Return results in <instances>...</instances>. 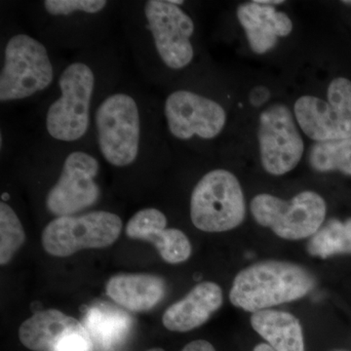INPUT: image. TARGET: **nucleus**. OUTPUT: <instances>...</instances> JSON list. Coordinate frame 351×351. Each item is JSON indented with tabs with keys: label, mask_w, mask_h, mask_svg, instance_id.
Returning <instances> with one entry per match:
<instances>
[{
	"label": "nucleus",
	"mask_w": 351,
	"mask_h": 351,
	"mask_svg": "<svg viewBox=\"0 0 351 351\" xmlns=\"http://www.w3.org/2000/svg\"><path fill=\"white\" fill-rule=\"evenodd\" d=\"M57 80L56 69L44 41L25 32L9 36L0 69L1 105L38 97Z\"/></svg>",
	"instance_id": "5"
},
{
	"label": "nucleus",
	"mask_w": 351,
	"mask_h": 351,
	"mask_svg": "<svg viewBox=\"0 0 351 351\" xmlns=\"http://www.w3.org/2000/svg\"><path fill=\"white\" fill-rule=\"evenodd\" d=\"M112 3L107 0H43L34 5L41 38L68 48L100 45Z\"/></svg>",
	"instance_id": "6"
},
{
	"label": "nucleus",
	"mask_w": 351,
	"mask_h": 351,
	"mask_svg": "<svg viewBox=\"0 0 351 351\" xmlns=\"http://www.w3.org/2000/svg\"><path fill=\"white\" fill-rule=\"evenodd\" d=\"M83 326L89 332L94 346H98L101 350H112L128 337L132 319L125 311L101 304L87 311Z\"/></svg>",
	"instance_id": "20"
},
{
	"label": "nucleus",
	"mask_w": 351,
	"mask_h": 351,
	"mask_svg": "<svg viewBox=\"0 0 351 351\" xmlns=\"http://www.w3.org/2000/svg\"><path fill=\"white\" fill-rule=\"evenodd\" d=\"M167 218L156 208H145L132 216L126 226V235L154 245L166 263L186 262L191 255V244L182 230L166 228Z\"/></svg>",
	"instance_id": "15"
},
{
	"label": "nucleus",
	"mask_w": 351,
	"mask_h": 351,
	"mask_svg": "<svg viewBox=\"0 0 351 351\" xmlns=\"http://www.w3.org/2000/svg\"><path fill=\"white\" fill-rule=\"evenodd\" d=\"M327 101L302 96L295 101L294 114L302 132L318 142L351 138V82L338 77L328 87Z\"/></svg>",
	"instance_id": "11"
},
{
	"label": "nucleus",
	"mask_w": 351,
	"mask_h": 351,
	"mask_svg": "<svg viewBox=\"0 0 351 351\" xmlns=\"http://www.w3.org/2000/svg\"><path fill=\"white\" fill-rule=\"evenodd\" d=\"M21 343L32 351H94V343L80 321L56 309L38 311L19 329Z\"/></svg>",
	"instance_id": "14"
},
{
	"label": "nucleus",
	"mask_w": 351,
	"mask_h": 351,
	"mask_svg": "<svg viewBox=\"0 0 351 351\" xmlns=\"http://www.w3.org/2000/svg\"><path fill=\"white\" fill-rule=\"evenodd\" d=\"M246 216L243 191L230 171L215 169L203 176L191 196V219L205 232L232 230Z\"/></svg>",
	"instance_id": "8"
},
{
	"label": "nucleus",
	"mask_w": 351,
	"mask_h": 351,
	"mask_svg": "<svg viewBox=\"0 0 351 351\" xmlns=\"http://www.w3.org/2000/svg\"><path fill=\"white\" fill-rule=\"evenodd\" d=\"M253 351H276L272 350L271 348L267 343H260L257 346H255Z\"/></svg>",
	"instance_id": "27"
},
{
	"label": "nucleus",
	"mask_w": 351,
	"mask_h": 351,
	"mask_svg": "<svg viewBox=\"0 0 351 351\" xmlns=\"http://www.w3.org/2000/svg\"><path fill=\"white\" fill-rule=\"evenodd\" d=\"M256 2L258 4H263V5H279V4L284 3L282 0H256Z\"/></svg>",
	"instance_id": "26"
},
{
	"label": "nucleus",
	"mask_w": 351,
	"mask_h": 351,
	"mask_svg": "<svg viewBox=\"0 0 351 351\" xmlns=\"http://www.w3.org/2000/svg\"><path fill=\"white\" fill-rule=\"evenodd\" d=\"M223 304V291L218 284L196 285L181 301L166 309L162 323L172 332L191 331L204 324Z\"/></svg>",
	"instance_id": "17"
},
{
	"label": "nucleus",
	"mask_w": 351,
	"mask_h": 351,
	"mask_svg": "<svg viewBox=\"0 0 351 351\" xmlns=\"http://www.w3.org/2000/svg\"><path fill=\"white\" fill-rule=\"evenodd\" d=\"M122 219L112 212H88L55 218L41 237L44 250L55 257H69L84 249H101L119 239Z\"/></svg>",
	"instance_id": "10"
},
{
	"label": "nucleus",
	"mask_w": 351,
	"mask_h": 351,
	"mask_svg": "<svg viewBox=\"0 0 351 351\" xmlns=\"http://www.w3.org/2000/svg\"><path fill=\"white\" fill-rule=\"evenodd\" d=\"M162 114L167 131L180 141L212 140L225 128L226 112L218 101L191 90L171 92L164 100Z\"/></svg>",
	"instance_id": "12"
},
{
	"label": "nucleus",
	"mask_w": 351,
	"mask_h": 351,
	"mask_svg": "<svg viewBox=\"0 0 351 351\" xmlns=\"http://www.w3.org/2000/svg\"><path fill=\"white\" fill-rule=\"evenodd\" d=\"M315 285V277L302 265L265 261L239 272L233 280L230 300L233 306L255 313L302 299Z\"/></svg>",
	"instance_id": "4"
},
{
	"label": "nucleus",
	"mask_w": 351,
	"mask_h": 351,
	"mask_svg": "<svg viewBox=\"0 0 351 351\" xmlns=\"http://www.w3.org/2000/svg\"><path fill=\"white\" fill-rule=\"evenodd\" d=\"M25 241V232L19 217L6 200L0 201V265L12 260Z\"/></svg>",
	"instance_id": "23"
},
{
	"label": "nucleus",
	"mask_w": 351,
	"mask_h": 351,
	"mask_svg": "<svg viewBox=\"0 0 351 351\" xmlns=\"http://www.w3.org/2000/svg\"><path fill=\"white\" fill-rule=\"evenodd\" d=\"M251 325L276 351H304L301 323L284 311H265L252 314Z\"/></svg>",
	"instance_id": "19"
},
{
	"label": "nucleus",
	"mask_w": 351,
	"mask_h": 351,
	"mask_svg": "<svg viewBox=\"0 0 351 351\" xmlns=\"http://www.w3.org/2000/svg\"><path fill=\"white\" fill-rule=\"evenodd\" d=\"M172 0L137 2L127 12V31L136 60L149 78L159 64L170 71L186 69L195 59V25Z\"/></svg>",
	"instance_id": "3"
},
{
	"label": "nucleus",
	"mask_w": 351,
	"mask_h": 351,
	"mask_svg": "<svg viewBox=\"0 0 351 351\" xmlns=\"http://www.w3.org/2000/svg\"><path fill=\"white\" fill-rule=\"evenodd\" d=\"M250 209L258 225L287 240L313 237L322 226L327 213L325 200L311 191H302L290 201L261 193L252 199Z\"/></svg>",
	"instance_id": "9"
},
{
	"label": "nucleus",
	"mask_w": 351,
	"mask_h": 351,
	"mask_svg": "<svg viewBox=\"0 0 351 351\" xmlns=\"http://www.w3.org/2000/svg\"><path fill=\"white\" fill-rule=\"evenodd\" d=\"M154 97L131 86L115 87L94 113V141L101 158L114 169L137 166L157 149Z\"/></svg>",
	"instance_id": "2"
},
{
	"label": "nucleus",
	"mask_w": 351,
	"mask_h": 351,
	"mask_svg": "<svg viewBox=\"0 0 351 351\" xmlns=\"http://www.w3.org/2000/svg\"><path fill=\"white\" fill-rule=\"evenodd\" d=\"M237 14L249 45L256 54H265L274 49L279 38L287 36L293 31L292 20L287 14L276 11L272 6L253 1L241 4Z\"/></svg>",
	"instance_id": "16"
},
{
	"label": "nucleus",
	"mask_w": 351,
	"mask_h": 351,
	"mask_svg": "<svg viewBox=\"0 0 351 351\" xmlns=\"http://www.w3.org/2000/svg\"><path fill=\"white\" fill-rule=\"evenodd\" d=\"M295 121L290 108L283 104H274L261 113V162L270 175L287 174L301 161L304 145Z\"/></svg>",
	"instance_id": "13"
},
{
	"label": "nucleus",
	"mask_w": 351,
	"mask_h": 351,
	"mask_svg": "<svg viewBox=\"0 0 351 351\" xmlns=\"http://www.w3.org/2000/svg\"><path fill=\"white\" fill-rule=\"evenodd\" d=\"M307 252L323 260L339 254H351V218L345 221L329 219L311 237Z\"/></svg>",
	"instance_id": "21"
},
{
	"label": "nucleus",
	"mask_w": 351,
	"mask_h": 351,
	"mask_svg": "<svg viewBox=\"0 0 351 351\" xmlns=\"http://www.w3.org/2000/svg\"><path fill=\"white\" fill-rule=\"evenodd\" d=\"M100 45L83 50L58 75V95L44 108L43 132L47 140L58 144L84 145L94 140V113L101 99L117 84V64Z\"/></svg>",
	"instance_id": "1"
},
{
	"label": "nucleus",
	"mask_w": 351,
	"mask_h": 351,
	"mask_svg": "<svg viewBox=\"0 0 351 351\" xmlns=\"http://www.w3.org/2000/svg\"><path fill=\"white\" fill-rule=\"evenodd\" d=\"M270 98L269 88L265 86H257L252 89L249 94V100L254 107H261L263 104L267 103Z\"/></svg>",
	"instance_id": "24"
},
{
	"label": "nucleus",
	"mask_w": 351,
	"mask_h": 351,
	"mask_svg": "<svg viewBox=\"0 0 351 351\" xmlns=\"http://www.w3.org/2000/svg\"><path fill=\"white\" fill-rule=\"evenodd\" d=\"M86 145L64 147V158L56 182L48 191L45 207L53 216H73L93 207L101 196L97 179L101 162Z\"/></svg>",
	"instance_id": "7"
},
{
	"label": "nucleus",
	"mask_w": 351,
	"mask_h": 351,
	"mask_svg": "<svg viewBox=\"0 0 351 351\" xmlns=\"http://www.w3.org/2000/svg\"><path fill=\"white\" fill-rule=\"evenodd\" d=\"M343 3L351 4V1H343Z\"/></svg>",
	"instance_id": "29"
},
{
	"label": "nucleus",
	"mask_w": 351,
	"mask_h": 351,
	"mask_svg": "<svg viewBox=\"0 0 351 351\" xmlns=\"http://www.w3.org/2000/svg\"><path fill=\"white\" fill-rule=\"evenodd\" d=\"M107 294L113 302L134 313L149 311L166 293L161 277L147 274H121L108 281Z\"/></svg>",
	"instance_id": "18"
},
{
	"label": "nucleus",
	"mask_w": 351,
	"mask_h": 351,
	"mask_svg": "<svg viewBox=\"0 0 351 351\" xmlns=\"http://www.w3.org/2000/svg\"><path fill=\"white\" fill-rule=\"evenodd\" d=\"M182 351H216L213 346L209 341L204 339H197L188 343Z\"/></svg>",
	"instance_id": "25"
},
{
	"label": "nucleus",
	"mask_w": 351,
	"mask_h": 351,
	"mask_svg": "<svg viewBox=\"0 0 351 351\" xmlns=\"http://www.w3.org/2000/svg\"><path fill=\"white\" fill-rule=\"evenodd\" d=\"M307 158L311 167L317 172L339 171L351 176V138L315 143Z\"/></svg>",
	"instance_id": "22"
},
{
	"label": "nucleus",
	"mask_w": 351,
	"mask_h": 351,
	"mask_svg": "<svg viewBox=\"0 0 351 351\" xmlns=\"http://www.w3.org/2000/svg\"><path fill=\"white\" fill-rule=\"evenodd\" d=\"M147 351H165V350H162V348H151V350H149Z\"/></svg>",
	"instance_id": "28"
}]
</instances>
